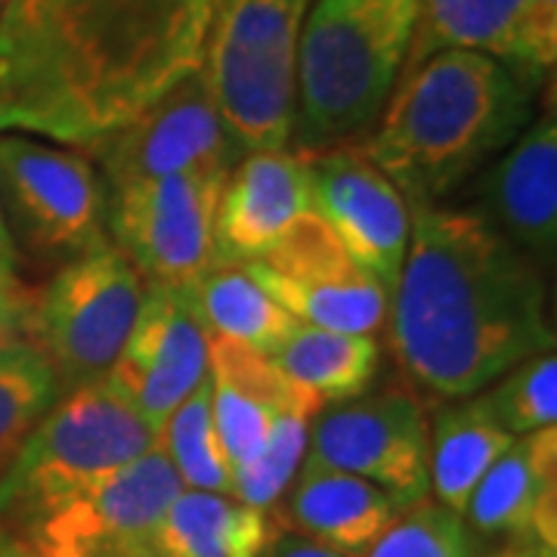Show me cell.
Wrapping results in <instances>:
<instances>
[{
  "label": "cell",
  "mask_w": 557,
  "mask_h": 557,
  "mask_svg": "<svg viewBox=\"0 0 557 557\" xmlns=\"http://www.w3.org/2000/svg\"><path fill=\"white\" fill-rule=\"evenodd\" d=\"M220 0H7L0 134L90 152L201 69Z\"/></svg>",
  "instance_id": "obj_1"
},
{
  "label": "cell",
  "mask_w": 557,
  "mask_h": 557,
  "mask_svg": "<svg viewBox=\"0 0 557 557\" xmlns=\"http://www.w3.org/2000/svg\"><path fill=\"white\" fill-rule=\"evenodd\" d=\"M391 300L403 375L428 397L486 391L523 359L555 350L545 276L471 208L412 205Z\"/></svg>",
  "instance_id": "obj_2"
},
{
  "label": "cell",
  "mask_w": 557,
  "mask_h": 557,
  "mask_svg": "<svg viewBox=\"0 0 557 557\" xmlns=\"http://www.w3.org/2000/svg\"><path fill=\"white\" fill-rule=\"evenodd\" d=\"M533 90L502 62L443 50L399 72L362 156L399 189L406 205H443L486 161L527 131Z\"/></svg>",
  "instance_id": "obj_3"
},
{
  "label": "cell",
  "mask_w": 557,
  "mask_h": 557,
  "mask_svg": "<svg viewBox=\"0 0 557 557\" xmlns=\"http://www.w3.org/2000/svg\"><path fill=\"white\" fill-rule=\"evenodd\" d=\"M421 0H313L295 69V152L369 137L397 87ZM288 143V146H292Z\"/></svg>",
  "instance_id": "obj_4"
},
{
  "label": "cell",
  "mask_w": 557,
  "mask_h": 557,
  "mask_svg": "<svg viewBox=\"0 0 557 557\" xmlns=\"http://www.w3.org/2000/svg\"><path fill=\"white\" fill-rule=\"evenodd\" d=\"M159 446V431L109 379L65 391L0 471V527L22 530Z\"/></svg>",
  "instance_id": "obj_5"
},
{
  "label": "cell",
  "mask_w": 557,
  "mask_h": 557,
  "mask_svg": "<svg viewBox=\"0 0 557 557\" xmlns=\"http://www.w3.org/2000/svg\"><path fill=\"white\" fill-rule=\"evenodd\" d=\"M307 0H220L201 72L220 119L245 152L288 149Z\"/></svg>",
  "instance_id": "obj_6"
},
{
  "label": "cell",
  "mask_w": 557,
  "mask_h": 557,
  "mask_svg": "<svg viewBox=\"0 0 557 557\" xmlns=\"http://www.w3.org/2000/svg\"><path fill=\"white\" fill-rule=\"evenodd\" d=\"M146 282L112 242H100L28 298L22 332L50 359L65 391L106 379L137 322Z\"/></svg>",
  "instance_id": "obj_7"
},
{
  "label": "cell",
  "mask_w": 557,
  "mask_h": 557,
  "mask_svg": "<svg viewBox=\"0 0 557 557\" xmlns=\"http://www.w3.org/2000/svg\"><path fill=\"white\" fill-rule=\"evenodd\" d=\"M0 218L16 255L62 267L106 242V183L81 149L0 134Z\"/></svg>",
  "instance_id": "obj_8"
},
{
  "label": "cell",
  "mask_w": 557,
  "mask_h": 557,
  "mask_svg": "<svg viewBox=\"0 0 557 557\" xmlns=\"http://www.w3.org/2000/svg\"><path fill=\"white\" fill-rule=\"evenodd\" d=\"M431 421L409 391H379L322 409L310 428L307 461L375 483L399 511L431 493Z\"/></svg>",
  "instance_id": "obj_9"
},
{
  "label": "cell",
  "mask_w": 557,
  "mask_h": 557,
  "mask_svg": "<svg viewBox=\"0 0 557 557\" xmlns=\"http://www.w3.org/2000/svg\"><path fill=\"white\" fill-rule=\"evenodd\" d=\"M226 174H171L106 193V236L143 282H196L214 263Z\"/></svg>",
  "instance_id": "obj_10"
},
{
  "label": "cell",
  "mask_w": 557,
  "mask_h": 557,
  "mask_svg": "<svg viewBox=\"0 0 557 557\" xmlns=\"http://www.w3.org/2000/svg\"><path fill=\"white\" fill-rule=\"evenodd\" d=\"M245 270L304 325L372 338L387 325V288L347 255L317 211L300 218L273 251L245 263Z\"/></svg>",
  "instance_id": "obj_11"
},
{
  "label": "cell",
  "mask_w": 557,
  "mask_h": 557,
  "mask_svg": "<svg viewBox=\"0 0 557 557\" xmlns=\"http://www.w3.org/2000/svg\"><path fill=\"white\" fill-rule=\"evenodd\" d=\"M183 483L159 446L16 530L35 557H127L152 548Z\"/></svg>",
  "instance_id": "obj_12"
},
{
  "label": "cell",
  "mask_w": 557,
  "mask_h": 557,
  "mask_svg": "<svg viewBox=\"0 0 557 557\" xmlns=\"http://www.w3.org/2000/svg\"><path fill=\"white\" fill-rule=\"evenodd\" d=\"M100 161L106 193L171 174H230L242 159L220 119L205 72L174 84L137 119L90 149Z\"/></svg>",
  "instance_id": "obj_13"
},
{
  "label": "cell",
  "mask_w": 557,
  "mask_h": 557,
  "mask_svg": "<svg viewBox=\"0 0 557 557\" xmlns=\"http://www.w3.org/2000/svg\"><path fill=\"white\" fill-rule=\"evenodd\" d=\"M106 379L161 434L208 379V329L193 282H146L137 322Z\"/></svg>",
  "instance_id": "obj_14"
},
{
  "label": "cell",
  "mask_w": 557,
  "mask_h": 557,
  "mask_svg": "<svg viewBox=\"0 0 557 557\" xmlns=\"http://www.w3.org/2000/svg\"><path fill=\"white\" fill-rule=\"evenodd\" d=\"M313 211L359 267L394 295L409 248V205L357 146L310 156Z\"/></svg>",
  "instance_id": "obj_15"
},
{
  "label": "cell",
  "mask_w": 557,
  "mask_h": 557,
  "mask_svg": "<svg viewBox=\"0 0 557 557\" xmlns=\"http://www.w3.org/2000/svg\"><path fill=\"white\" fill-rule=\"evenodd\" d=\"M461 518L486 557H557V424L515 437Z\"/></svg>",
  "instance_id": "obj_16"
},
{
  "label": "cell",
  "mask_w": 557,
  "mask_h": 557,
  "mask_svg": "<svg viewBox=\"0 0 557 557\" xmlns=\"http://www.w3.org/2000/svg\"><path fill=\"white\" fill-rule=\"evenodd\" d=\"M307 214H313L310 156L295 149L245 152L220 193L211 267L260 260Z\"/></svg>",
  "instance_id": "obj_17"
},
{
  "label": "cell",
  "mask_w": 557,
  "mask_h": 557,
  "mask_svg": "<svg viewBox=\"0 0 557 557\" xmlns=\"http://www.w3.org/2000/svg\"><path fill=\"white\" fill-rule=\"evenodd\" d=\"M496 233L536 263L555 267L557 255V124L555 115L527 124L480 180V208Z\"/></svg>",
  "instance_id": "obj_18"
},
{
  "label": "cell",
  "mask_w": 557,
  "mask_h": 557,
  "mask_svg": "<svg viewBox=\"0 0 557 557\" xmlns=\"http://www.w3.org/2000/svg\"><path fill=\"white\" fill-rule=\"evenodd\" d=\"M443 50L493 57L530 90L552 75L530 32V0H421L403 72Z\"/></svg>",
  "instance_id": "obj_19"
},
{
  "label": "cell",
  "mask_w": 557,
  "mask_h": 557,
  "mask_svg": "<svg viewBox=\"0 0 557 557\" xmlns=\"http://www.w3.org/2000/svg\"><path fill=\"white\" fill-rule=\"evenodd\" d=\"M278 502L292 533L341 557H369L399 518L397 505L375 483L307 458Z\"/></svg>",
  "instance_id": "obj_20"
},
{
  "label": "cell",
  "mask_w": 557,
  "mask_h": 557,
  "mask_svg": "<svg viewBox=\"0 0 557 557\" xmlns=\"http://www.w3.org/2000/svg\"><path fill=\"white\" fill-rule=\"evenodd\" d=\"M208 381H211L214 428L233 474L258 458L278 412L307 394L304 387L285 379L270 357L248 350L236 341L218 338L211 332H208Z\"/></svg>",
  "instance_id": "obj_21"
},
{
  "label": "cell",
  "mask_w": 557,
  "mask_h": 557,
  "mask_svg": "<svg viewBox=\"0 0 557 557\" xmlns=\"http://www.w3.org/2000/svg\"><path fill=\"white\" fill-rule=\"evenodd\" d=\"M273 536L276 523L270 511L220 493L180 490L152 536V552L161 557H260Z\"/></svg>",
  "instance_id": "obj_22"
},
{
  "label": "cell",
  "mask_w": 557,
  "mask_h": 557,
  "mask_svg": "<svg viewBox=\"0 0 557 557\" xmlns=\"http://www.w3.org/2000/svg\"><path fill=\"white\" fill-rule=\"evenodd\" d=\"M515 443L502 428L480 391L474 397L449 399L431 421V493L443 508L465 515V505L483 474Z\"/></svg>",
  "instance_id": "obj_23"
},
{
  "label": "cell",
  "mask_w": 557,
  "mask_h": 557,
  "mask_svg": "<svg viewBox=\"0 0 557 557\" xmlns=\"http://www.w3.org/2000/svg\"><path fill=\"white\" fill-rule=\"evenodd\" d=\"M381 357V344L372 335H347L295 322L270 354V362L329 409L369 394L379 379Z\"/></svg>",
  "instance_id": "obj_24"
},
{
  "label": "cell",
  "mask_w": 557,
  "mask_h": 557,
  "mask_svg": "<svg viewBox=\"0 0 557 557\" xmlns=\"http://www.w3.org/2000/svg\"><path fill=\"white\" fill-rule=\"evenodd\" d=\"M193 288L211 335L236 341L263 357H270L298 322L248 276L245 267H208Z\"/></svg>",
  "instance_id": "obj_25"
},
{
  "label": "cell",
  "mask_w": 557,
  "mask_h": 557,
  "mask_svg": "<svg viewBox=\"0 0 557 557\" xmlns=\"http://www.w3.org/2000/svg\"><path fill=\"white\" fill-rule=\"evenodd\" d=\"M62 397L50 359L25 335L0 341V471Z\"/></svg>",
  "instance_id": "obj_26"
},
{
  "label": "cell",
  "mask_w": 557,
  "mask_h": 557,
  "mask_svg": "<svg viewBox=\"0 0 557 557\" xmlns=\"http://www.w3.org/2000/svg\"><path fill=\"white\" fill-rule=\"evenodd\" d=\"M159 449L177 471L183 490L233 496V471L223 456L214 409H211V381L205 379L180 403L164 421L159 434Z\"/></svg>",
  "instance_id": "obj_27"
},
{
  "label": "cell",
  "mask_w": 557,
  "mask_h": 557,
  "mask_svg": "<svg viewBox=\"0 0 557 557\" xmlns=\"http://www.w3.org/2000/svg\"><path fill=\"white\" fill-rule=\"evenodd\" d=\"M325 406L313 394H304L288 403L273 421L267 443L251 465L233 474V498H239L251 508H276L278 498L292 486L300 471L307 446H310V428Z\"/></svg>",
  "instance_id": "obj_28"
},
{
  "label": "cell",
  "mask_w": 557,
  "mask_h": 557,
  "mask_svg": "<svg viewBox=\"0 0 557 557\" xmlns=\"http://www.w3.org/2000/svg\"><path fill=\"white\" fill-rule=\"evenodd\" d=\"M486 403L496 421L511 434L523 437L542 428L557 424V357L545 350L523 359L511 372L493 381L486 391Z\"/></svg>",
  "instance_id": "obj_29"
},
{
  "label": "cell",
  "mask_w": 557,
  "mask_h": 557,
  "mask_svg": "<svg viewBox=\"0 0 557 557\" xmlns=\"http://www.w3.org/2000/svg\"><path fill=\"white\" fill-rule=\"evenodd\" d=\"M369 557H486V548L461 515L424 498L399 511Z\"/></svg>",
  "instance_id": "obj_30"
},
{
  "label": "cell",
  "mask_w": 557,
  "mask_h": 557,
  "mask_svg": "<svg viewBox=\"0 0 557 557\" xmlns=\"http://www.w3.org/2000/svg\"><path fill=\"white\" fill-rule=\"evenodd\" d=\"M25 307H28V298L16 278V267L0 263V341L13 338L20 332Z\"/></svg>",
  "instance_id": "obj_31"
},
{
  "label": "cell",
  "mask_w": 557,
  "mask_h": 557,
  "mask_svg": "<svg viewBox=\"0 0 557 557\" xmlns=\"http://www.w3.org/2000/svg\"><path fill=\"white\" fill-rule=\"evenodd\" d=\"M530 32L536 50L548 69L557 60V0H530Z\"/></svg>",
  "instance_id": "obj_32"
},
{
  "label": "cell",
  "mask_w": 557,
  "mask_h": 557,
  "mask_svg": "<svg viewBox=\"0 0 557 557\" xmlns=\"http://www.w3.org/2000/svg\"><path fill=\"white\" fill-rule=\"evenodd\" d=\"M260 557H341L329 548H322L313 539H304L292 530H276V536L270 539V545L263 548Z\"/></svg>",
  "instance_id": "obj_33"
},
{
  "label": "cell",
  "mask_w": 557,
  "mask_h": 557,
  "mask_svg": "<svg viewBox=\"0 0 557 557\" xmlns=\"http://www.w3.org/2000/svg\"><path fill=\"white\" fill-rule=\"evenodd\" d=\"M0 557H35V552L13 530L0 527Z\"/></svg>",
  "instance_id": "obj_34"
},
{
  "label": "cell",
  "mask_w": 557,
  "mask_h": 557,
  "mask_svg": "<svg viewBox=\"0 0 557 557\" xmlns=\"http://www.w3.org/2000/svg\"><path fill=\"white\" fill-rule=\"evenodd\" d=\"M16 248H13V242H10V233H7V226H3V218H0V263H10V267H16Z\"/></svg>",
  "instance_id": "obj_35"
},
{
  "label": "cell",
  "mask_w": 557,
  "mask_h": 557,
  "mask_svg": "<svg viewBox=\"0 0 557 557\" xmlns=\"http://www.w3.org/2000/svg\"><path fill=\"white\" fill-rule=\"evenodd\" d=\"M127 557H161V555H156L152 548H146V552H134V555H127Z\"/></svg>",
  "instance_id": "obj_36"
},
{
  "label": "cell",
  "mask_w": 557,
  "mask_h": 557,
  "mask_svg": "<svg viewBox=\"0 0 557 557\" xmlns=\"http://www.w3.org/2000/svg\"><path fill=\"white\" fill-rule=\"evenodd\" d=\"M3 7H7V0H0V13H3Z\"/></svg>",
  "instance_id": "obj_37"
}]
</instances>
